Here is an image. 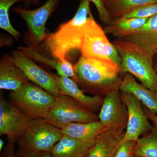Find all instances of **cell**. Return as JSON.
<instances>
[{"label": "cell", "instance_id": "obj_21", "mask_svg": "<svg viewBox=\"0 0 157 157\" xmlns=\"http://www.w3.org/2000/svg\"><path fill=\"white\" fill-rule=\"evenodd\" d=\"M18 50L33 60L42 63L53 68L56 70L59 76L69 77L76 82L74 66H73L67 60L64 61L59 62L57 60L50 59L39 53L33 46L20 47L18 48Z\"/></svg>", "mask_w": 157, "mask_h": 157}, {"label": "cell", "instance_id": "obj_15", "mask_svg": "<svg viewBox=\"0 0 157 157\" xmlns=\"http://www.w3.org/2000/svg\"><path fill=\"white\" fill-rule=\"evenodd\" d=\"M124 134L118 127H109L97 138L86 157H114Z\"/></svg>", "mask_w": 157, "mask_h": 157}, {"label": "cell", "instance_id": "obj_35", "mask_svg": "<svg viewBox=\"0 0 157 157\" xmlns=\"http://www.w3.org/2000/svg\"><path fill=\"white\" fill-rule=\"evenodd\" d=\"M106 1V0H102V1H103V2H104V1Z\"/></svg>", "mask_w": 157, "mask_h": 157}, {"label": "cell", "instance_id": "obj_19", "mask_svg": "<svg viewBox=\"0 0 157 157\" xmlns=\"http://www.w3.org/2000/svg\"><path fill=\"white\" fill-rule=\"evenodd\" d=\"M109 127L98 121L85 123H71L61 130L63 135L85 142H94L99 135Z\"/></svg>", "mask_w": 157, "mask_h": 157}, {"label": "cell", "instance_id": "obj_10", "mask_svg": "<svg viewBox=\"0 0 157 157\" xmlns=\"http://www.w3.org/2000/svg\"><path fill=\"white\" fill-rule=\"evenodd\" d=\"M59 2V0H47L42 6L34 10L21 7L13 9L26 23L30 36L36 44L44 41L47 37L45 24L56 9Z\"/></svg>", "mask_w": 157, "mask_h": 157}, {"label": "cell", "instance_id": "obj_22", "mask_svg": "<svg viewBox=\"0 0 157 157\" xmlns=\"http://www.w3.org/2000/svg\"><path fill=\"white\" fill-rule=\"evenodd\" d=\"M155 3H157V0H106L104 2L112 19L121 17L133 9Z\"/></svg>", "mask_w": 157, "mask_h": 157}, {"label": "cell", "instance_id": "obj_23", "mask_svg": "<svg viewBox=\"0 0 157 157\" xmlns=\"http://www.w3.org/2000/svg\"><path fill=\"white\" fill-rule=\"evenodd\" d=\"M134 155L140 157H157V129L140 137L136 141L134 148Z\"/></svg>", "mask_w": 157, "mask_h": 157}, {"label": "cell", "instance_id": "obj_36", "mask_svg": "<svg viewBox=\"0 0 157 157\" xmlns=\"http://www.w3.org/2000/svg\"><path fill=\"white\" fill-rule=\"evenodd\" d=\"M134 157H140L136 156L135 155V156H134Z\"/></svg>", "mask_w": 157, "mask_h": 157}, {"label": "cell", "instance_id": "obj_27", "mask_svg": "<svg viewBox=\"0 0 157 157\" xmlns=\"http://www.w3.org/2000/svg\"><path fill=\"white\" fill-rule=\"evenodd\" d=\"M135 141L128 140L121 144L114 157H134L133 148Z\"/></svg>", "mask_w": 157, "mask_h": 157}, {"label": "cell", "instance_id": "obj_14", "mask_svg": "<svg viewBox=\"0 0 157 157\" xmlns=\"http://www.w3.org/2000/svg\"><path fill=\"white\" fill-rule=\"evenodd\" d=\"M123 40L153 59L157 55V14L150 17L140 29Z\"/></svg>", "mask_w": 157, "mask_h": 157}, {"label": "cell", "instance_id": "obj_25", "mask_svg": "<svg viewBox=\"0 0 157 157\" xmlns=\"http://www.w3.org/2000/svg\"><path fill=\"white\" fill-rule=\"evenodd\" d=\"M157 14V3L147 4L127 12L121 17L146 18Z\"/></svg>", "mask_w": 157, "mask_h": 157}, {"label": "cell", "instance_id": "obj_2", "mask_svg": "<svg viewBox=\"0 0 157 157\" xmlns=\"http://www.w3.org/2000/svg\"><path fill=\"white\" fill-rule=\"evenodd\" d=\"M90 2L89 0H81L73 18L47 35L44 40L46 48L58 61L66 60V56L71 51L79 49L83 27L92 14Z\"/></svg>", "mask_w": 157, "mask_h": 157}, {"label": "cell", "instance_id": "obj_13", "mask_svg": "<svg viewBox=\"0 0 157 157\" xmlns=\"http://www.w3.org/2000/svg\"><path fill=\"white\" fill-rule=\"evenodd\" d=\"M60 94L68 96L91 111H96L101 107L103 99L99 95L90 96L84 94L72 78L58 74H52Z\"/></svg>", "mask_w": 157, "mask_h": 157}, {"label": "cell", "instance_id": "obj_11", "mask_svg": "<svg viewBox=\"0 0 157 157\" xmlns=\"http://www.w3.org/2000/svg\"><path fill=\"white\" fill-rule=\"evenodd\" d=\"M11 57L15 65L24 73L29 80L57 97L59 92L52 74L43 70L19 50L13 51Z\"/></svg>", "mask_w": 157, "mask_h": 157}, {"label": "cell", "instance_id": "obj_7", "mask_svg": "<svg viewBox=\"0 0 157 157\" xmlns=\"http://www.w3.org/2000/svg\"><path fill=\"white\" fill-rule=\"evenodd\" d=\"M61 129L45 119L31 121L18 140L20 148L28 152H51L63 136Z\"/></svg>", "mask_w": 157, "mask_h": 157}, {"label": "cell", "instance_id": "obj_34", "mask_svg": "<svg viewBox=\"0 0 157 157\" xmlns=\"http://www.w3.org/2000/svg\"><path fill=\"white\" fill-rule=\"evenodd\" d=\"M154 66H155V69L157 73V67L154 64Z\"/></svg>", "mask_w": 157, "mask_h": 157}, {"label": "cell", "instance_id": "obj_4", "mask_svg": "<svg viewBox=\"0 0 157 157\" xmlns=\"http://www.w3.org/2000/svg\"><path fill=\"white\" fill-rule=\"evenodd\" d=\"M9 96L10 102L31 120L44 119L56 97L31 82Z\"/></svg>", "mask_w": 157, "mask_h": 157}, {"label": "cell", "instance_id": "obj_30", "mask_svg": "<svg viewBox=\"0 0 157 157\" xmlns=\"http://www.w3.org/2000/svg\"><path fill=\"white\" fill-rule=\"evenodd\" d=\"M144 111L146 113L148 117L149 120L151 121L157 127V115L151 112L146 107H143Z\"/></svg>", "mask_w": 157, "mask_h": 157}, {"label": "cell", "instance_id": "obj_26", "mask_svg": "<svg viewBox=\"0 0 157 157\" xmlns=\"http://www.w3.org/2000/svg\"><path fill=\"white\" fill-rule=\"evenodd\" d=\"M94 3L98 11L99 18L103 24L107 25L112 21V18L104 6L102 0H89Z\"/></svg>", "mask_w": 157, "mask_h": 157}, {"label": "cell", "instance_id": "obj_20", "mask_svg": "<svg viewBox=\"0 0 157 157\" xmlns=\"http://www.w3.org/2000/svg\"><path fill=\"white\" fill-rule=\"evenodd\" d=\"M149 18L118 17L113 19L109 24L106 26L104 32L118 39H124L140 29Z\"/></svg>", "mask_w": 157, "mask_h": 157}, {"label": "cell", "instance_id": "obj_29", "mask_svg": "<svg viewBox=\"0 0 157 157\" xmlns=\"http://www.w3.org/2000/svg\"><path fill=\"white\" fill-rule=\"evenodd\" d=\"M15 142L8 140V142L2 151L1 157H17L14 147Z\"/></svg>", "mask_w": 157, "mask_h": 157}, {"label": "cell", "instance_id": "obj_12", "mask_svg": "<svg viewBox=\"0 0 157 157\" xmlns=\"http://www.w3.org/2000/svg\"><path fill=\"white\" fill-rule=\"evenodd\" d=\"M119 91L113 90L105 94L98 116L100 121L105 125L115 126L124 132L128 123V110Z\"/></svg>", "mask_w": 157, "mask_h": 157}, {"label": "cell", "instance_id": "obj_31", "mask_svg": "<svg viewBox=\"0 0 157 157\" xmlns=\"http://www.w3.org/2000/svg\"><path fill=\"white\" fill-rule=\"evenodd\" d=\"M26 6H30L31 5H38L40 2V0H22Z\"/></svg>", "mask_w": 157, "mask_h": 157}, {"label": "cell", "instance_id": "obj_3", "mask_svg": "<svg viewBox=\"0 0 157 157\" xmlns=\"http://www.w3.org/2000/svg\"><path fill=\"white\" fill-rule=\"evenodd\" d=\"M113 44L120 56L121 73L131 74L144 87L157 92V73L153 59L123 39H117Z\"/></svg>", "mask_w": 157, "mask_h": 157}, {"label": "cell", "instance_id": "obj_1", "mask_svg": "<svg viewBox=\"0 0 157 157\" xmlns=\"http://www.w3.org/2000/svg\"><path fill=\"white\" fill-rule=\"evenodd\" d=\"M74 70L76 83L86 90L106 94L119 89L121 72L120 67L112 61L82 56L74 65Z\"/></svg>", "mask_w": 157, "mask_h": 157}, {"label": "cell", "instance_id": "obj_32", "mask_svg": "<svg viewBox=\"0 0 157 157\" xmlns=\"http://www.w3.org/2000/svg\"><path fill=\"white\" fill-rule=\"evenodd\" d=\"M4 144H5V143H4L2 139H1L0 140V151H2L4 147H5Z\"/></svg>", "mask_w": 157, "mask_h": 157}, {"label": "cell", "instance_id": "obj_33", "mask_svg": "<svg viewBox=\"0 0 157 157\" xmlns=\"http://www.w3.org/2000/svg\"><path fill=\"white\" fill-rule=\"evenodd\" d=\"M153 60L155 64L157 67V55L154 57Z\"/></svg>", "mask_w": 157, "mask_h": 157}, {"label": "cell", "instance_id": "obj_24", "mask_svg": "<svg viewBox=\"0 0 157 157\" xmlns=\"http://www.w3.org/2000/svg\"><path fill=\"white\" fill-rule=\"evenodd\" d=\"M22 0H0V28L8 32L14 39H18L21 34L11 25L9 19V10L15 3Z\"/></svg>", "mask_w": 157, "mask_h": 157}, {"label": "cell", "instance_id": "obj_6", "mask_svg": "<svg viewBox=\"0 0 157 157\" xmlns=\"http://www.w3.org/2000/svg\"><path fill=\"white\" fill-rule=\"evenodd\" d=\"M44 119L60 129L71 123L100 121L94 112L73 98L62 94L56 97L53 106Z\"/></svg>", "mask_w": 157, "mask_h": 157}, {"label": "cell", "instance_id": "obj_16", "mask_svg": "<svg viewBox=\"0 0 157 157\" xmlns=\"http://www.w3.org/2000/svg\"><path fill=\"white\" fill-rule=\"evenodd\" d=\"M14 64L11 56L6 54L0 60V89L15 91L29 82Z\"/></svg>", "mask_w": 157, "mask_h": 157}, {"label": "cell", "instance_id": "obj_5", "mask_svg": "<svg viewBox=\"0 0 157 157\" xmlns=\"http://www.w3.org/2000/svg\"><path fill=\"white\" fill-rule=\"evenodd\" d=\"M104 29L91 14L83 27V36L79 50L82 56L114 62L121 69L118 52L108 40Z\"/></svg>", "mask_w": 157, "mask_h": 157}, {"label": "cell", "instance_id": "obj_17", "mask_svg": "<svg viewBox=\"0 0 157 157\" xmlns=\"http://www.w3.org/2000/svg\"><path fill=\"white\" fill-rule=\"evenodd\" d=\"M119 89L122 92L132 94L151 112L157 115V91L144 87L128 73H124L122 78Z\"/></svg>", "mask_w": 157, "mask_h": 157}, {"label": "cell", "instance_id": "obj_8", "mask_svg": "<svg viewBox=\"0 0 157 157\" xmlns=\"http://www.w3.org/2000/svg\"><path fill=\"white\" fill-rule=\"evenodd\" d=\"M121 92V98L127 107L128 114L126 129L121 143L128 140L136 141L141 135L149 133L154 128L141 102L132 94Z\"/></svg>", "mask_w": 157, "mask_h": 157}, {"label": "cell", "instance_id": "obj_9", "mask_svg": "<svg viewBox=\"0 0 157 157\" xmlns=\"http://www.w3.org/2000/svg\"><path fill=\"white\" fill-rule=\"evenodd\" d=\"M31 120L10 101L1 95L0 98V135L16 142L23 135Z\"/></svg>", "mask_w": 157, "mask_h": 157}, {"label": "cell", "instance_id": "obj_18", "mask_svg": "<svg viewBox=\"0 0 157 157\" xmlns=\"http://www.w3.org/2000/svg\"><path fill=\"white\" fill-rule=\"evenodd\" d=\"M94 143L63 135L50 152L52 157H86Z\"/></svg>", "mask_w": 157, "mask_h": 157}, {"label": "cell", "instance_id": "obj_28", "mask_svg": "<svg viewBox=\"0 0 157 157\" xmlns=\"http://www.w3.org/2000/svg\"><path fill=\"white\" fill-rule=\"evenodd\" d=\"M17 157H52L50 152H31L25 151L20 148L16 152Z\"/></svg>", "mask_w": 157, "mask_h": 157}]
</instances>
